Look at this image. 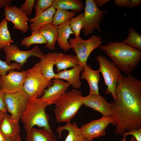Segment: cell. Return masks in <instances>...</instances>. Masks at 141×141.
<instances>
[{
	"label": "cell",
	"mask_w": 141,
	"mask_h": 141,
	"mask_svg": "<svg viewBox=\"0 0 141 141\" xmlns=\"http://www.w3.org/2000/svg\"><path fill=\"white\" fill-rule=\"evenodd\" d=\"M115 94V99L110 102L111 116L116 123L114 134L122 135L141 128V81L130 74L122 75Z\"/></svg>",
	"instance_id": "obj_1"
},
{
	"label": "cell",
	"mask_w": 141,
	"mask_h": 141,
	"mask_svg": "<svg viewBox=\"0 0 141 141\" xmlns=\"http://www.w3.org/2000/svg\"><path fill=\"white\" fill-rule=\"evenodd\" d=\"M119 69L127 75L132 73L141 60V52L122 42L112 41L99 47Z\"/></svg>",
	"instance_id": "obj_2"
},
{
	"label": "cell",
	"mask_w": 141,
	"mask_h": 141,
	"mask_svg": "<svg viewBox=\"0 0 141 141\" xmlns=\"http://www.w3.org/2000/svg\"><path fill=\"white\" fill-rule=\"evenodd\" d=\"M48 106L40 97L30 98L20 118L26 132L35 126L52 131L49 123V116L45 111Z\"/></svg>",
	"instance_id": "obj_3"
},
{
	"label": "cell",
	"mask_w": 141,
	"mask_h": 141,
	"mask_svg": "<svg viewBox=\"0 0 141 141\" xmlns=\"http://www.w3.org/2000/svg\"><path fill=\"white\" fill-rule=\"evenodd\" d=\"M83 97L81 91L74 88L63 94L55 104L57 121L70 122L83 104Z\"/></svg>",
	"instance_id": "obj_4"
},
{
	"label": "cell",
	"mask_w": 141,
	"mask_h": 141,
	"mask_svg": "<svg viewBox=\"0 0 141 141\" xmlns=\"http://www.w3.org/2000/svg\"><path fill=\"white\" fill-rule=\"evenodd\" d=\"M26 71L23 90L31 99L40 98L43 94L46 88L52 85V80L44 76L39 61Z\"/></svg>",
	"instance_id": "obj_5"
},
{
	"label": "cell",
	"mask_w": 141,
	"mask_h": 141,
	"mask_svg": "<svg viewBox=\"0 0 141 141\" xmlns=\"http://www.w3.org/2000/svg\"><path fill=\"white\" fill-rule=\"evenodd\" d=\"M96 60L99 64L98 70L102 73L107 86L104 94H111L115 100L116 98V88L122 75L121 71L112 61L105 56L98 55Z\"/></svg>",
	"instance_id": "obj_6"
},
{
	"label": "cell",
	"mask_w": 141,
	"mask_h": 141,
	"mask_svg": "<svg viewBox=\"0 0 141 141\" xmlns=\"http://www.w3.org/2000/svg\"><path fill=\"white\" fill-rule=\"evenodd\" d=\"M108 11L107 9H99L94 0H86L83 13L84 26L82 32L84 34L88 36L96 29L101 33L100 24L103 21L104 15Z\"/></svg>",
	"instance_id": "obj_7"
},
{
	"label": "cell",
	"mask_w": 141,
	"mask_h": 141,
	"mask_svg": "<svg viewBox=\"0 0 141 141\" xmlns=\"http://www.w3.org/2000/svg\"><path fill=\"white\" fill-rule=\"evenodd\" d=\"M102 38L93 35L86 40L80 37L71 38L68 40L83 67L86 65L88 58L91 53L95 49L99 48L103 42Z\"/></svg>",
	"instance_id": "obj_8"
},
{
	"label": "cell",
	"mask_w": 141,
	"mask_h": 141,
	"mask_svg": "<svg viewBox=\"0 0 141 141\" xmlns=\"http://www.w3.org/2000/svg\"><path fill=\"white\" fill-rule=\"evenodd\" d=\"M3 49L5 55V61L8 64H10L11 61H14L23 66L27 62V59L31 56H35L40 59L45 55L37 45L28 51L20 50L14 44L5 46Z\"/></svg>",
	"instance_id": "obj_9"
},
{
	"label": "cell",
	"mask_w": 141,
	"mask_h": 141,
	"mask_svg": "<svg viewBox=\"0 0 141 141\" xmlns=\"http://www.w3.org/2000/svg\"><path fill=\"white\" fill-rule=\"evenodd\" d=\"M30 99L23 90L13 93L5 94L4 99L7 111L14 119L19 121Z\"/></svg>",
	"instance_id": "obj_10"
},
{
	"label": "cell",
	"mask_w": 141,
	"mask_h": 141,
	"mask_svg": "<svg viewBox=\"0 0 141 141\" xmlns=\"http://www.w3.org/2000/svg\"><path fill=\"white\" fill-rule=\"evenodd\" d=\"M115 125L116 123L111 116H103L101 118L91 121L82 125L80 128L82 134L87 139H93L106 134V128L110 124Z\"/></svg>",
	"instance_id": "obj_11"
},
{
	"label": "cell",
	"mask_w": 141,
	"mask_h": 141,
	"mask_svg": "<svg viewBox=\"0 0 141 141\" xmlns=\"http://www.w3.org/2000/svg\"><path fill=\"white\" fill-rule=\"evenodd\" d=\"M6 75L0 76V90L4 93H13L23 90L26 70H10Z\"/></svg>",
	"instance_id": "obj_12"
},
{
	"label": "cell",
	"mask_w": 141,
	"mask_h": 141,
	"mask_svg": "<svg viewBox=\"0 0 141 141\" xmlns=\"http://www.w3.org/2000/svg\"><path fill=\"white\" fill-rule=\"evenodd\" d=\"M4 14L7 21L13 23L14 29L24 33L27 32L30 28L28 24L29 18L19 8L11 5L5 7Z\"/></svg>",
	"instance_id": "obj_13"
},
{
	"label": "cell",
	"mask_w": 141,
	"mask_h": 141,
	"mask_svg": "<svg viewBox=\"0 0 141 141\" xmlns=\"http://www.w3.org/2000/svg\"><path fill=\"white\" fill-rule=\"evenodd\" d=\"M52 81V85L45 90L40 97L48 106L55 104L70 86L68 82L57 78L53 79Z\"/></svg>",
	"instance_id": "obj_14"
},
{
	"label": "cell",
	"mask_w": 141,
	"mask_h": 141,
	"mask_svg": "<svg viewBox=\"0 0 141 141\" xmlns=\"http://www.w3.org/2000/svg\"><path fill=\"white\" fill-rule=\"evenodd\" d=\"M83 104L97 111L104 116H111L112 114L111 104L108 102L107 99L100 96L89 95L83 97Z\"/></svg>",
	"instance_id": "obj_15"
},
{
	"label": "cell",
	"mask_w": 141,
	"mask_h": 141,
	"mask_svg": "<svg viewBox=\"0 0 141 141\" xmlns=\"http://www.w3.org/2000/svg\"><path fill=\"white\" fill-rule=\"evenodd\" d=\"M83 69V66L80 64L70 69L58 72L56 74L54 78L65 80L74 89H78L81 86L80 74Z\"/></svg>",
	"instance_id": "obj_16"
},
{
	"label": "cell",
	"mask_w": 141,
	"mask_h": 141,
	"mask_svg": "<svg viewBox=\"0 0 141 141\" xmlns=\"http://www.w3.org/2000/svg\"><path fill=\"white\" fill-rule=\"evenodd\" d=\"M81 72V79L86 80L89 84L90 87L89 94L100 95L98 84L100 77L98 70H93L89 65L86 64L83 67V69Z\"/></svg>",
	"instance_id": "obj_17"
},
{
	"label": "cell",
	"mask_w": 141,
	"mask_h": 141,
	"mask_svg": "<svg viewBox=\"0 0 141 141\" xmlns=\"http://www.w3.org/2000/svg\"><path fill=\"white\" fill-rule=\"evenodd\" d=\"M56 9L51 7L44 11L36 16L33 18H29L30 30L33 32L48 24L52 23Z\"/></svg>",
	"instance_id": "obj_18"
},
{
	"label": "cell",
	"mask_w": 141,
	"mask_h": 141,
	"mask_svg": "<svg viewBox=\"0 0 141 141\" xmlns=\"http://www.w3.org/2000/svg\"><path fill=\"white\" fill-rule=\"evenodd\" d=\"M0 131L6 138L19 133V121L15 120L11 115L5 113L4 117L0 122Z\"/></svg>",
	"instance_id": "obj_19"
},
{
	"label": "cell",
	"mask_w": 141,
	"mask_h": 141,
	"mask_svg": "<svg viewBox=\"0 0 141 141\" xmlns=\"http://www.w3.org/2000/svg\"><path fill=\"white\" fill-rule=\"evenodd\" d=\"M58 54L56 52L49 53L42 56L39 61L43 74L49 79L52 80L55 77L53 68Z\"/></svg>",
	"instance_id": "obj_20"
},
{
	"label": "cell",
	"mask_w": 141,
	"mask_h": 141,
	"mask_svg": "<svg viewBox=\"0 0 141 141\" xmlns=\"http://www.w3.org/2000/svg\"><path fill=\"white\" fill-rule=\"evenodd\" d=\"M66 130L68 134L65 141H86V139L82 135L81 129L79 128L77 123L75 122L73 123H66L64 126H60L57 129L58 135V137H61L62 132Z\"/></svg>",
	"instance_id": "obj_21"
},
{
	"label": "cell",
	"mask_w": 141,
	"mask_h": 141,
	"mask_svg": "<svg viewBox=\"0 0 141 141\" xmlns=\"http://www.w3.org/2000/svg\"><path fill=\"white\" fill-rule=\"evenodd\" d=\"M57 41L59 47L65 52L72 48L68 40L71 34L74 33L71 30L68 21L57 26Z\"/></svg>",
	"instance_id": "obj_22"
},
{
	"label": "cell",
	"mask_w": 141,
	"mask_h": 141,
	"mask_svg": "<svg viewBox=\"0 0 141 141\" xmlns=\"http://www.w3.org/2000/svg\"><path fill=\"white\" fill-rule=\"evenodd\" d=\"M80 64L79 60L76 55L58 53L55 65L56 68V72H58Z\"/></svg>",
	"instance_id": "obj_23"
},
{
	"label": "cell",
	"mask_w": 141,
	"mask_h": 141,
	"mask_svg": "<svg viewBox=\"0 0 141 141\" xmlns=\"http://www.w3.org/2000/svg\"><path fill=\"white\" fill-rule=\"evenodd\" d=\"M57 26L52 23L38 29L46 41V44L44 47L51 50H54L55 49V45L57 38Z\"/></svg>",
	"instance_id": "obj_24"
},
{
	"label": "cell",
	"mask_w": 141,
	"mask_h": 141,
	"mask_svg": "<svg viewBox=\"0 0 141 141\" xmlns=\"http://www.w3.org/2000/svg\"><path fill=\"white\" fill-rule=\"evenodd\" d=\"M27 141H59L52 132L33 128L27 132Z\"/></svg>",
	"instance_id": "obj_25"
},
{
	"label": "cell",
	"mask_w": 141,
	"mask_h": 141,
	"mask_svg": "<svg viewBox=\"0 0 141 141\" xmlns=\"http://www.w3.org/2000/svg\"><path fill=\"white\" fill-rule=\"evenodd\" d=\"M52 7L56 9L70 10L78 14L82 11L84 4L81 0H54Z\"/></svg>",
	"instance_id": "obj_26"
},
{
	"label": "cell",
	"mask_w": 141,
	"mask_h": 141,
	"mask_svg": "<svg viewBox=\"0 0 141 141\" xmlns=\"http://www.w3.org/2000/svg\"><path fill=\"white\" fill-rule=\"evenodd\" d=\"M8 22L5 18L0 23V50L4 46L10 44L14 42L8 28Z\"/></svg>",
	"instance_id": "obj_27"
},
{
	"label": "cell",
	"mask_w": 141,
	"mask_h": 141,
	"mask_svg": "<svg viewBox=\"0 0 141 141\" xmlns=\"http://www.w3.org/2000/svg\"><path fill=\"white\" fill-rule=\"evenodd\" d=\"M56 9L52 22L56 26L63 24L76 16V13L72 11L60 9Z\"/></svg>",
	"instance_id": "obj_28"
},
{
	"label": "cell",
	"mask_w": 141,
	"mask_h": 141,
	"mask_svg": "<svg viewBox=\"0 0 141 141\" xmlns=\"http://www.w3.org/2000/svg\"><path fill=\"white\" fill-rule=\"evenodd\" d=\"M122 42L139 51L141 50V36L132 27L129 28L127 38Z\"/></svg>",
	"instance_id": "obj_29"
},
{
	"label": "cell",
	"mask_w": 141,
	"mask_h": 141,
	"mask_svg": "<svg viewBox=\"0 0 141 141\" xmlns=\"http://www.w3.org/2000/svg\"><path fill=\"white\" fill-rule=\"evenodd\" d=\"M46 43L44 37L38 30L32 32L30 36L24 37L21 41V44L28 48L34 44H46Z\"/></svg>",
	"instance_id": "obj_30"
},
{
	"label": "cell",
	"mask_w": 141,
	"mask_h": 141,
	"mask_svg": "<svg viewBox=\"0 0 141 141\" xmlns=\"http://www.w3.org/2000/svg\"><path fill=\"white\" fill-rule=\"evenodd\" d=\"M68 21L75 37H79L80 31L84 27L83 13L80 14L77 16L72 18Z\"/></svg>",
	"instance_id": "obj_31"
},
{
	"label": "cell",
	"mask_w": 141,
	"mask_h": 141,
	"mask_svg": "<svg viewBox=\"0 0 141 141\" xmlns=\"http://www.w3.org/2000/svg\"><path fill=\"white\" fill-rule=\"evenodd\" d=\"M21 67L20 64L16 62L8 64L5 61H3L0 59V76L6 75L10 70H20Z\"/></svg>",
	"instance_id": "obj_32"
},
{
	"label": "cell",
	"mask_w": 141,
	"mask_h": 141,
	"mask_svg": "<svg viewBox=\"0 0 141 141\" xmlns=\"http://www.w3.org/2000/svg\"><path fill=\"white\" fill-rule=\"evenodd\" d=\"M54 0H37L34 7L35 16L52 7Z\"/></svg>",
	"instance_id": "obj_33"
},
{
	"label": "cell",
	"mask_w": 141,
	"mask_h": 141,
	"mask_svg": "<svg viewBox=\"0 0 141 141\" xmlns=\"http://www.w3.org/2000/svg\"><path fill=\"white\" fill-rule=\"evenodd\" d=\"M35 1V0H26L19 8L26 15L30 16L32 14Z\"/></svg>",
	"instance_id": "obj_34"
},
{
	"label": "cell",
	"mask_w": 141,
	"mask_h": 141,
	"mask_svg": "<svg viewBox=\"0 0 141 141\" xmlns=\"http://www.w3.org/2000/svg\"><path fill=\"white\" fill-rule=\"evenodd\" d=\"M129 135L134 137L137 141H141V128L136 130H131L124 132L122 135L123 138L126 139Z\"/></svg>",
	"instance_id": "obj_35"
},
{
	"label": "cell",
	"mask_w": 141,
	"mask_h": 141,
	"mask_svg": "<svg viewBox=\"0 0 141 141\" xmlns=\"http://www.w3.org/2000/svg\"><path fill=\"white\" fill-rule=\"evenodd\" d=\"M5 94L0 90V111L4 113L7 112L6 107L4 99Z\"/></svg>",
	"instance_id": "obj_36"
},
{
	"label": "cell",
	"mask_w": 141,
	"mask_h": 141,
	"mask_svg": "<svg viewBox=\"0 0 141 141\" xmlns=\"http://www.w3.org/2000/svg\"><path fill=\"white\" fill-rule=\"evenodd\" d=\"M130 2V0H115L114 3L116 6L121 8L128 7Z\"/></svg>",
	"instance_id": "obj_37"
},
{
	"label": "cell",
	"mask_w": 141,
	"mask_h": 141,
	"mask_svg": "<svg viewBox=\"0 0 141 141\" xmlns=\"http://www.w3.org/2000/svg\"><path fill=\"white\" fill-rule=\"evenodd\" d=\"M141 3V0H130L128 8H133L134 7H138Z\"/></svg>",
	"instance_id": "obj_38"
},
{
	"label": "cell",
	"mask_w": 141,
	"mask_h": 141,
	"mask_svg": "<svg viewBox=\"0 0 141 141\" xmlns=\"http://www.w3.org/2000/svg\"><path fill=\"white\" fill-rule=\"evenodd\" d=\"M5 141H21L20 133L6 138Z\"/></svg>",
	"instance_id": "obj_39"
},
{
	"label": "cell",
	"mask_w": 141,
	"mask_h": 141,
	"mask_svg": "<svg viewBox=\"0 0 141 141\" xmlns=\"http://www.w3.org/2000/svg\"><path fill=\"white\" fill-rule=\"evenodd\" d=\"M12 2L11 0H0V8L11 5Z\"/></svg>",
	"instance_id": "obj_40"
},
{
	"label": "cell",
	"mask_w": 141,
	"mask_h": 141,
	"mask_svg": "<svg viewBox=\"0 0 141 141\" xmlns=\"http://www.w3.org/2000/svg\"><path fill=\"white\" fill-rule=\"evenodd\" d=\"M110 1V0H94L95 2L98 7H102L106 3Z\"/></svg>",
	"instance_id": "obj_41"
},
{
	"label": "cell",
	"mask_w": 141,
	"mask_h": 141,
	"mask_svg": "<svg viewBox=\"0 0 141 141\" xmlns=\"http://www.w3.org/2000/svg\"><path fill=\"white\" fill-rule=\"evenodd\" d=\"M6 138L0 131V141H5Z\"/></svg>",
	"instance_id": "obj_42"
},
{
	"label": "cell",
	"mask_w": 141,
	"mask_h": 141,
	"mask_svg": "<svg viewBox=\"0 0 141 141\" xmlns=\"http://www.w3.org/2000/svg\"><path fill=\"white\" fill-rule=\"evenodd\" d=\"M5 113L0 111V122L3 118L5 115Z\"/></svg>",
	"instance_id": "obj_43"
},
{
	"label": "cell",
	"mask_w": 141,
	"mask_h": 141,
	"mask_svg": "<svg viewBox=\"0 0 141 141\" xmlns=\"http://www.w3.org/2000/svg\"><path fill=\"white\" fill-rule=\"evenodd\" d=\"M129 141H137L135 138L132 136Z\"/></svg>",
	"instance_id": "obj_44"
},
{
	"label": "cell",
	"mask_w": 141,
	"mask_h": 141,
	"mask_svg": "<svg viewBox=\"0 0 141 141\" xmlns=\"http://www.w3.org/2000/svg\"><path fill=\"white\" fill-rule=\"evenodd\" d=\"M119 141H127V140L125 138H123Z\"/></svg>",
	"instance_id": "obj_45"
},
{
	"label": "cell",
	"mask_w": 141,
	"mask_h": 141,
	"mask_svg": "<svg viewBox=\"0 0 141 141\" xmlns=\"http://www.w3.org/2000/svg\"><path fill=\"white\" fill-rule=\"evenodd\" d=\"M93 139H87L86 141H93Z\"/></svg>",
	"instance_id": "obj_46"
}]
</instances>
